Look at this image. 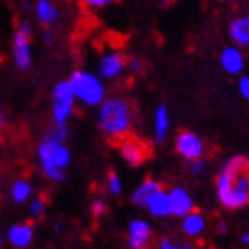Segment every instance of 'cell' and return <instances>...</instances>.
Wrapping results in <instances>:
<instances>
[{"label": "cell", "mask_w": 249, "mask_h": 249, "mask_svg": "<svg viewBox=\"0 0 249 249\" xmlns=\"http://www.w3.org/2000/svg\"><path fill=\"white\" fill-rule=\"evenodd\" d=\"M91 208H93V213L98 217V215H104L105 212H107V203H105V199H102V197H96L93 201V205H91Z\"/></svg>", "instance_id": "obj_26"}, {"label": "cell", "mask_w": 249, "mask_h": 249, "mask_svg": "<svg viewBox=\"0 0 249 249\" xmlns=\"http://www.w3.org/2000/svg\"><path fill=\"white\" fill-rule=\"evenodd\" d=\"M107 189H109V192L112 194V196H120L121 191H123L120 177H118L114 171H110L109 177H107Z\"/></svg>", "instance_id": "obj_22"}, {"label": "cell", "mask_w": 249, "mask_h": 249, "mask_svg": "<svg viewBox=\"0 0 249 249\" xmlns=\"http://www.w3.org/2000/svg\"><path fill=\"white\" fill-rule=\"evenodd\" d=\"M246 16H248V20H249V15H246Z\"/></svg>", "instance_id": "obj_35"}, {"label": "cell", "mask_w": 249, "mask_h": 249, "mask_svg": "<svg viewBox=\"0 0 249 249\" xmlns=\"http://www.w3.org/2000/svg\"><path fill=\"white\" fill-rule=\"evenodd\" d=\"M226 230H228V228H226V224H223V223H221V226H219V231H221V233H224V231H226Z\"/></svg>", "instance_id": "obj_32"}, {"label": "cell", "mask_w": 249, "mask_h": 249, "mask_svg": "<svg viewBox=\"0 0 249 249\" xmlns=\"http://www.w3.org/2000/svg\"><path fill=\"white\" fill-rule=\"evenodd\" d=\"M207 228V219L203 217L199 212H189L187 215H183L182 221V230L187 237H199Z\"/></svg>", "instance_id": "obj_19"}, {"label": "cell", "mask_w": 249, "mask_h": 249, "mask_svg": "<svg viewBox=\"0 0 249 249\" xmlns=\"http://www.w3.org/2000/svg\"><path fill=\"white\" fill-rule=\"evenodd\" d=\"M215 192L228 210H240L249 205V159L237 155L224 162L217 178Z\"/></svg>", "instance_id": "obj_1"}, {"label": "cell", "mask_w": 249, "mask_h": 249, "mask_svg": "<svg viewBox=\"0 0 249 249\" xmlns=\"http://www.w3.org/2000/svg\"><path fill=\"white\" fill-rule=\"evenodd\" d=\"M240 242L244 246H249V233H242L240 235Z\"/></svg>", "instance_id": "obj_30"}, {"label": "cell", "mask_w": 249, "mask_h": 249, "mask_svg": "<svg viewBox=\"0 0 249 249\" xmlns=\"http://www.w3.org/2000/svg\"><path fill=\"white\" fill-rule=\"evenodd\" d=\"M75 94H73L70 80H61L53 88L52 100V116L57 124H66L68 120L75 112Z\"/></svg>", "instance_id": "obj_5"}, {"label": "cell", "mask_w": 249, "mask_h": 249, "mask_svg": "<svg viewBox=\"0 0 249 249\" xmlns=\"http://www.w3.org/2000/svg\"><path fill=\"white\" fill-rule=\"evenodd\" d=\"M169 126H171V118H169L167 105L164 104L157 105L155 112H153V137H155V141L159 144L166 141Z\"/></svg>", "instance_id": "obj_14"}, {"label": "cell", "mask_w": 249, "mask_h": 249, "mask_svg": "<svg viewBox=\"0 0 249 249\" xmlns=\"http://www.w3.org/2000/svg\"><path fill=\"white\" fill-rule=\"evenodd\" d=\"M34 239V228L32 224H15L7 233V240L11 242V246H15L16 249H27L32 244Z\"/></svg>", "instance_id": "obj_15"}, {"label": "cell", "mask_w": 249, "mask_h": 249, "mask_svg": "<svg viewBox=\"0 0 249 249\" xmlns=\"http://www.w3.org/2000/svg\"><path fill=\"white\" fill-rule=\"evenodd\" d=\"M34 9H36V16L37 20H39V23L45 27L53 25L59 20V16H61L57 5L53 4L52 0H37Z\"/></svg>", "instance_id": "obj_18"}, {"label": "cell", "mask_w": 249, "mask_h": 249, "mask_svg": "<svg viewBox=\"0 0 249 249\" xmlns=\"http://www.w3.org/2000/svg\"><path fill=\"white\" fill-rule=\"evenodd\" d=\"M120 155L130 167H139L141 164H144V160L148 159V148L142 141L135 139V137H123L120 139Z\"/></svg>", "instance_id": "obj_9"}, {"label": "cell", "mask_w": 249, "mask_h": 249, "mask_svg": "<svg viewBox=\"0 0 249 249\" xmlns=\"http://www.w3.org/2000/svg\"><path fill=\"white\" fill-rule=\"evenodd\" d=\"M31 32L32 25L29 21H21L15 34V62L20 70H29L32 64L31 53Z\"/></svg>", "instance_id": "obj_7"}, {"label": "cell", "mask_w": 249, "mask_h": 249, "mask_svg": "<svg viewBox=\"0 0 249 249\" xmlns=\"http://www.w3.org/2000/svg\"><path fill=\"white\" fill-rule=\"evenodd\" d=\"M2 242H4V239H2V235H0V248H2Z\"/></svg>", "instance_id": "obj_34"}, {"label": "cell", "mask_w": 249, "mask_h": 249, "mask_svg": "<svg viewBox=\"0 0 249 249\" xmlns=\"http://www.w3.org/2000/svg\"><path fill=\"white\" fill-rule=\"evenodd\" d=\"M71 84L75 100L82 102L88 107H98L107 98V88L104 78L98 77V73H91L86 70H77L68 78Z\"/></svg>", "instance_id": "obj_4"}, {"label": "cell", "mask_w": 249, "mask_h": 249, "mask_svg": "<svg viewBox=\"0 0 249 249\" xmlns=\"http://www.w3.org/2000/svg\"><path fill=\"white\" fill-rule=\"evenodd\" d=\"M135 120L134 105L126 98L110 96L98 105V126L109 139H123L130 134Z\"/></svg>", "instance_id": "obj_2"}, {"label": "cell", "mask_w": 249, "mask_h": 249, "mask_svg": "<svg viewBox=\"0 0 249 249\" xmlns=\"http://www.w3.org/2000/svg\"><path fill=\"white\" fill-rule=\"evenodd\" d=\"M124 70H126V57L120 50H109V52L100 55L98 66H96V73L100 78L114 80V78L123 75Z\"/></svg>", "instance_id": "obj_8"}, {"label": "cell", "mask_w": 249, "mask_h": 249, "mask_svg": "<svg viewBox=\"0 0 249 249\" xmlns=\"http://www.w3.org/2000/svg\"><path fill=\"white\" fill-rule=\"evenodd\" d=\"M159 249H194V246L191 242H177V240L166 237V239L160 240Z\"/></svg>", "instance_id": "obj_23"}, {"label": "cell", "mask_w": 249, "mask_h": 249, "mask_svg": "<svg viewBox=\"0 0 249 249\" xmlns=\"http://www.w3.org/2000/svg\"><path fill=\"white\" fill-rule=\"evenodd\" d=\"M88 7H93V9H102V7H109L116 2V0H82Z\"/></svg>", "instance_id": "obj_27"}, {"label": "cell", "mask_w": 249, "mask_h": 249, "mask_svg": "<svg viewBox=\"0 0 249 249\" xmlns=\"http://www.w3.org/2000/svg\"><path fill=\"white\" fill-rule=\"evenodd\" d=\"M219 62H221V68L228 75H242L244 73V68H246L244 52H242V48L235 47V45L224 48L223 52H221V55H219Z\"/></svg>", "instance_id": "obj_10"}, {"label": "cell", "mask_w": 249, "mask_h": 249, "mask_svg": "<svg viewBox=\"0 0 249 249\" xmlns=\"http://www.w3.org/2000/svg\"><path fill=\"white\" fill-rule=\"evenodd\" d=\"M207 169V160L205 159H194V160H189V171H191V175H194V177H197V175H201L203 171Z\"/></svg>", "instance_id": "obj_24"}, {"label": "cell", "mask_w": 249, "mask_h": 249, "mask_svg": "<svg viewBox=\"0 0 249 249\" xmlns=\"http://www.w3.org/2000/svg\"><path fill=\"white\" fill-rule=\"evenodd\" d=\"M2 124H4V116H2V112H0V128H2Z\"/></svg>", "instance_id": "obj_33"}, {"label": "cell", "mask_w": 249, "mask_h": 249, "mask_svg": "<svg viewBox=\"0 0 249 249\" xmlns=\"http://www.w3.org/2000/svg\"><path fill=\"white\" fill-rule=\"evenodd\" d=\"M151 242L150 224L142 219L130 221L128 226V248L130 249H146Z\"/></svg>", "instance_id": "obj_11"}, {"label": "cell", "mask_w": 249, "mask_h": 249, "mask_svg": "<svg viewBox=\"0 0 249 249\" xmlns=\"http://www.w3.org/2000/svg\"><path fill=\"white\" fill-rule=\"evenodd\" d=\"M31 194H32V185L23 182V180H18V182L13 185V189H11V196H13V199H15L16 203L27 201Z\"/></svg>", "instance_id": "obj_20"}, {"label": "cell", "mask_w": 249, "mask_h": 249, "mask_svg": "<svg viewBox=\"0 0 249 249\" xmlns=\"http://www.w3.org/2000/svg\"><path fill=\"white\" fill-rule=\"evenodd\" d=\"M144 70V62L139 55H132V57H126V71L132 73V75H141Z\"/></svg>", "instance_id": "obj_21"}, {"label": "cell", "mask_w": 249, "mask_h": 249, "mask_svg": "<svg viewBox=\"0 0 249 249\" xmlns=\"http://www.w3.org/2000/svg\"><path fill=\"white\" fill-rule=\"evenodd\" d=\"M169 194V205H171V215L175 217H183L189 212L194 210V203H192L191 194L183 189V187H173Z\"/></svg>", "instance_id": "obj_12"}, {"label": "cell", "mask_w": 249, "mask_h": 249, "mask_svg": "<svg viewBox=\"0 0 249 249\" xmlns=\"http://www.w3.org/2000/svg\"><path fill=\"white\" fill-rule=\"evenodd\" d=\"M228 37L231 39L235 47L248 48L249 47V20L248 16H240L230 21Z\"/></svg>", "instance_id": "obj_13"}, {"label": "cell", "mask_w": 249, "mask_h": 249, "mask_svg": "<svg viewBox=\"0 0 249 249\" xmlns=\"http://www.w3.org/2000/svg\"><path fill=\"white\" fill-rule=\"evenodd\" d=\"M148 212L157 219H164L171 215V205H169V194L164 189H160L159 192H155L150 197V201L146 203Z\"/></svg>", "instance_id": "obj_16"}, {"label": "cell", "mask_w": 249, "mask_h": 249, "mask_svg": "<svg viewBox=\"0 0 249 249\" xmlns=\"http://www.w3.org/2000/svg\"><path fill=\"white\" fill-rule=\"evenodd\" d=\"M160 189H164L162 182L153 180V178H146L144 182L141 183V185L134 191V194H132V201H134V205H137V207L146 208V203L150 201V197L153 196L155 192L160 191Z\"/></svg>", "instance_id": "obj_17"}, {"label": "cell", "mask_w": 249, "mask_h": 249, "mask_svg": "<svg viewBox=\"0 0 249 249\" xmlns=\"http://www.w3.org/2000/svg\"><path fill=\"white\" fill-rule=\"evenodd\" d=\"M43 39H45V43H48V45H50V43L53 41V36H52V32H45V36H43Z\"/></svg>", "instance_id": "obj_29"}, {"label": "cell", "mask_w": 249, "mask_h": 249, "mask_svg": "<svg viewBox=\"0 0 249 249\" xmlns=\"http://www.w3.org/2000/svg\"><path fill=\"white\" fill-rule=\"evenodd\" d=\"M37 157L41 162V169L50 180L53 182H62L64 180V169L71 162V153L68 150L64 142L45 137L41 144L37 146Z\"/></svg>", "instance_id": "obj_3"}, {"label": "cell", "mask_w": 249, "mask_h": 249, "mask_svg": "<svg viewBox=\"0 0 249 249\" xmlns=\"http://www.w3.org/2000/svg\"><path fill=\"white\" fill-rule=\"evenodd\" d=\"M43 210H45V199H34L31 205V212L34 215H41Z\"/></svg>", "instance_id": "obj_28"}, {"label": "cell", "mask_w": 249, "mask_h": 249, "mask_svg": "<svg viewBox=\"0 0 249 249\" xmlns=\"http://www.w3.org/2000/svg\"><path fill=\"white\" fill-rule=\"evenodd\" d=\"M175 148H177L178 155L182 157V159H185L187 162L194 160V159H201L207 153L205 141L196 132H191V130H183V132H180L177 135Z\"/></svg>", "instance_id": "obj_6"}, {"label": "cell", "mask_w": 249, "mask_h": 249, "mask_svg": "<svg viewBox=\"0 0 249 249\" xmlns=\"http://www.w3.org/2000/svg\"><path fill=\"white\" fill-rule=\"evenodd\" d=\"M237 89H239L240 96L249 102V77L248 75H240L239 82H237Z\"/></svg>", "instance_id": "obj_25"}, {"label": "cell", "mask_w": 249, "mask_h": 249, "mask_svg": "<svg viewBox=\"0 0 249 249\" xmlns=\"http://www.w3.org/2000/svg\"><path fill=\"white\" fill-rule=\"evenodd\" d=\"M55 233H62V223H61V221H59V223H57V226H55Z\"/></svg>", "instance_id": "obj_31"}]
</instances>
